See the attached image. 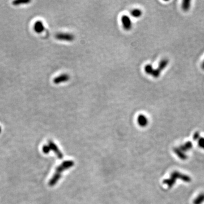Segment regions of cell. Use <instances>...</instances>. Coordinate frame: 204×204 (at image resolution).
Wrapping results in <instances>:
<instances>
[{"mask_svg": "<svg viewBox=\"0 0 204 204\" xmlns=\"http://www.w3.org/2000/svg\"><path fill=\"white\" fill-rule=\"evenodd\" d=\"M74 164L73 161H65L63 163L57 167L56 172L54 175V176L51 178L49 181V185L50 187H52L55 184H57L58 181L60 179L61 177V174L64 171L67 170V169L73 167Z\"/></svg>", "mask_w": 204, "mask_h": 204, "instance_id": "cell-1", "label": "cell"}, {"mask_svg": "<svg viewBox=\"0 0 204 204\" xmlns=\"http://www.w3.org/2000/svg\"><path fill=\"white\" fill-rule=\"evenodd\" d=\"M176 179H180L185 183H190L192 179L185 174L180 173L179 171H175L171 174L170 177L169 179H165L163 181V183L166 184L169 188L172 187L176 183Z\"/></svg>", "mask_w": 204, "mask_h": 204, "instance_id": "cell-2", "label": "cell"}, {"mask_svg": "<svg viewBox=\"0 0 204 204\" xmlns=\"http://www.w3.org/2000/svg\"><path fill=\"white\" fill-rule=\"evenodd\" d=\"M55 37L57 40L67 41H72L74 39V36L69 33H58L56 35Z\"/></svg>", "mask_w": 204, "mask_h": 204, "instance_id": "cell-3", "label": "cell"}, {"mask_svg": "<svg viewBox=\"0 0 204 204\" xmlns=\"http://www.w3.org/2000/svg\"><path fill=\"white\" fill-rule=\"evenodd\" d=\"M48 145L50 147V151H53L54 153L56 154V155H57V157L59 158V159H62L63 158V155L62 154V153L59 150V147H57L56 144H54L52 141H49Z\"/></svg>", "mask_w": 204, "mask_h": 204, "instance_id": "cell-4", "label": "cell"}, {"mask_svg": "<svg viewBox=\"0 0 204 204\" xmlns=\"http://www.w3.org/2000/svg\"><path fill=\"white\" fill-rule=\"evenodd\" d=\"M121 22L124 29L126 30H131L132 24L130 18L127 15H123L121 17Z\"/></svg>", "mask_w": 204, "mask_h": 204, "instance_id": "cell-5", "label": "cell"}, {"mask_svg": "<svg viewBox=\"0 0 204 204\" xmlns=\"http://www.w3.org/2000/svg\"><path fill=\"white\" fill-rule=\"evenodd\" d=\"M69 79H70V76L68 74H63L59 76H57L54 79V84L58 85V84H60L61 83H64V82H67V80H69Z\"/></svg>", "mask_w": 204, "mask_h": 204, "instance_id": "cell-6", "label": "cell"}, {"mask_svg": "<svg viewBox=\"0 0 204 204\" xmlns=\"http://www.w3.org/2000/svg\"><path fill=\"white\" fill-rule=\"evenodd\" d=\"M34 29L35 31L38 34L43 33L45 30L43 22L41 20L37 21L34 24Z\"/></svg>", "mask_w": 204, "mask_h": 204, "instance_id": "cell-7", "label": "cell"}, {"mask_svg": "<svg viewBox=\"0 0 204 204\" xmlns=\"http://www.w3.org/2000/svg\"><path fill=\"white\" fill-rule=\"evenodd\" d=\"M137 122L140 126L142 127H145L148 124V120H147V117L144 115H140L138 116Z\"/></svg>", "mask_w": 204, "mask_h": 204, "instance_id": "cell-8", "label": "cell"}, {"mask_svg": "<svg viewBox=\"0 0 204 204\" xmlns=\"http://www.w3.org/2000/svg\"><path fill=\"white\" fill-rule=\"evenodd\" d=\"M174 153L176 154L178 157L180 159L183 161H185L187 159L188 157L186 154H185L184 152L183 151L181 150L178 147H175L174 149Z\"/></svg>", "mask_w": 204, "mask_h": 204, "instance_id": "cell-9", "label": "cell"}, {"mask_svg": "<svg viewBox=\"0 0 204 204\" xmlns=\"http://www.w3.org/2000/svg\"><path fill=\"white\" fill-rule=\"evenodd\" d=\"M193 147V144L191 141H188L186 143L181 145L180 147H179L181 150L183 151V152H187L190 150Z\"/></svg>", "mask_w": 204, "mask_h": 204, "instance_id": "cell-10", "label": "cell"}, {"mask_svg": "<svg viewBox=\"0 0 204 204\" xmlns=\"http://www.w3.org/2000/svg\"><path fill=\"white\" fill-rule=\"evenodd\" d=\"M169 63V61L167 59H163L162 60H161L159 64V65L157 69L159 71L162 72V70H164L166 67H167Z\"/></svg>", "mask_w": 204, "mask_h": 204, "instance_id": "cell-11", "label": "cell"}, {"mask_svg": "<svg viewBox=\"0 0 204 204\" xmlns=\"http://www.w3.org/2000/svg\"><path fill=\"white\" fill-rule=\"evenodd\" d=\"M191 6V1L190 0H184L181 3L182 9L184 11H188L189 10Z\"/></svg>", "mask_w": 204, "mask_h": 204, "instance_id": "cell-12", "label": "cell"}, {"mask_svg": "<svg viewBox=\"0 0 204 204\" xmlns=\"http://www.w3.org/2000/svg\"><path fill=\"white\" fill-rule=\"evenodd\" d=\"M204 202V193H201L198 195L197 197L194 198L193 204H202Z\"/></svg>", "mask_w": 204, "mask_h": 204, "instance_id": "cell-13", "label": "cell"}, {"mask_svg": "<svg viewBox=\"0 0 204 204\" xmlns=\"http://www.w3.org/2000/svg\"><path fill=\"white\" fill-rule=\"evenodd\" d=\"M131 15L134 18H139L142 15V11L138 9H135L131 11Z\"/></svg>", "mask_w": 204, "mask_h": 204, "instance_id": "cell-14", "label": "cell"}, {"mask_svg": "<svg viewBox=\"0 0 204 204\" xmlns=\"http://www.w3.org/2000/svg\"><path fill=\"white\" fill-rule=\"evenodd\" d=\"M153 70H154V68L152 67L151 65H147L145 67V71L146 73L151 75V76L153 74Z\"/></svg>", "mask_w": 204, "mask_h": 204, "instance_id": "cell-15", "label": "cell"}, {"mask_svg": "<svg viewBox=\"0 0 204 204\" xmlns=\"http://www.w3.org/2000/svg\"><path fill=\"white\" fill-rule=\"evenodd\" d=\"M31 2V1H15L13 2V5H20L21 3L25 4V3H28Z\"/></svg>", "mask_w": 204, "mask_h": 204, "instance_id": "cell-16", "label": "cell"}, {"mask_svg": "<svg viewBox=\"0 0 204 204\" xmlns=\"http://www.w3.org/2000/svg\"><path fill=\"white\" fill-rule=\"evenodd\" d=\"M198 145L199 147H201V149L204 150V138L200 137L198 140Z\"/></svg>", "mask_w": 204, "mask_h": 204, "instance_id": "cell-17", "label": "cell"}, {"mask_svg": "<svg viewBox=\"0 0 204 204\" xmlns=\"http://www.w3.org/2000/svg\"><path fill=\"white\" fill-rule=\"evenodd\" d=\"M43 151L44 153H45V154H48L50 152V149L48 145L44 146L43 147Z\"/></svg>", "mask_w": 204, "mask_h": 204, "instance_id": "cell-18", "label": "cell"}, {"mask_svg": "<svg viewBox=\"0 0 204 204\" xmlns=\"http://www.w3.org/2000/svg\"><path fill=\"white\" fill-rule=\"evenodd\" d=\"M200 138V133H199L198 132H195L194 134H193V140H198Z\"/></svg>", "mask_w": 204, "mask_h": 204, "instance_id": "cell-19", "label": "cell"}, {"mask_svg": "<svg viewBox=\"0 0 204 204\" xmlns=\"http://www.w3.org/2000/svg\"><path fill=\"white\" fill-rule=\"evenodd\" d=\"M202 69L204 70V61H203L202 64Z\"/></svg>", "mask_w": 204, "mask_h": 204, "instance_id": "cell-20", "label": "cell"}, {"mask_svg": "<svg viewBox=\"0 0 204 204\" xmlns=\"http://www.w3.org/2000/svg\"><path fill=\"white\" fill-rule=\"evenodd\" d=\"M1 128L0 127V133H1Z\"/></svg>", "mask_w": 204, "mask_h": 204, "instance_id": "cell-21", "label": "cell"}]
</instances>
